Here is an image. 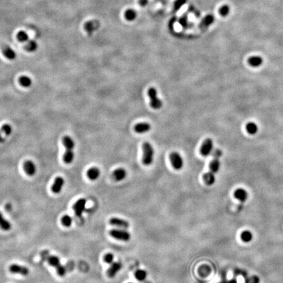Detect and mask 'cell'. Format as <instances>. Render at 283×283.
<instances>
[{
	"mask_svg": "<svg viewBox=\"0 0 283 283\" xmlns=\"http://www.w3.org/2000/svg\"><path fill=\"white\" fill-rule=\"evenodd\" d=\"M63 142L65 146L66 151L64 155V161L66 164H70L74 159L75 154L73 150L75 147V142L70 136H64L63 138Z\"/></svg>",
	"mask_w": 283,
	"mask_h": 283,
	"instance_id": "6da1fadb",
	"label": "cell"
},
{
	"mask_svg": "<svg viewBox=\"0 0 283 283\" xmlns=\"http://www.w3.org/2000/svg\"><path fill=\"white\" fill-rule=\"evenodd\" d=\"M41 257L44 260L48 262L49 265L57 269V273L60 276H64L66 274V270L64 266L61 265L60 259L55 256H51L48 251H43L41 252Z\"/></svg>",
	"mask_w": 283,
	"mask_h": 283,
	"instance_id": "7a4b0ae2",
	"label": "cell"
},
{
	"mask_svg": "<svg viewBox=\"0 0 283 283\" xmlns=\"http://www.w3.org/2000/svg\"><path fill=\"white\" fill-rule=\"evenodd\" d=\"M142 163L146 166H149L152 164L154 159L155 151L152 145L149 142H144L142 145Z\"/></svg>",
	"mask_w": 283,
	"mask_h": 283,
	"instance_id": "3957f363",
	"label": "cell"
},
{
	"mask_svg": "<svg viewBox=\"0 0 283 283\" xmlns=\"http://www.w3.org/2000/svg\"><path fill=\"white\" fill-rule=\"evenodd\" d=\"M147 95L150 98V106L154 109H161L163 106V102L158 97L157 91L155 87H150L147 90Z\"/></svg>",
	"mask_w": 283,
	"mask_h": 283,
	"instance_id": "277c9868",
	"label": "cell"
},
{
	"mask_svg": "<svg viewBox=\"0 0 283 283\" xmlns=\"http://www.w3.org/2000/svg\"><path fill=\"white\" fill-rule=\"evenodd\" d=\"M221 155H222V152L218 149L215 150L212 154V159L209 165V172L214 174H216L220 169V162L219 159Z\"/></svg>",
	"mask_w": 283,
	"mask_h": 283,
	"instance_id": "5b68a950",
	"label": "cell"
},
{
	"mask_svg": "<svg viewBox=\"0 0 283 283\" xmlns=\"http://www.w3.org/2000/svg\"><path fill=\"white\" fill-rule=\"evenodd\" d=\"M109 235L113 238L122 241H128L131 239V234L127 231L119 229H114L109 231Z\"/></svg>",
	"mask_w": 283,
	"mask_h": 283,
	"instance_id": "8992f818",
	"label": "cell"
},
{
	"mask_svg": "<svg viewBox=\"0 0 283 283\" xmlns=\"http://www.w3.org/2000/svg\"><path fill=\"white\" fill-rule=\"evenodd\" d=\"M170 160L173 168L176 170H180L183 166V160L179 153L174 151L170 153Z\"/></svg>",
	"mask_w": 283,
	"mask_h": 283,
	"instance_id": "52a82bcc",
	"label": "cell"
},
{
	"mask_svg": "<svg viewBox=\"0 0 283 283\" xmlns=\"http://www.w3.org/2000/svg\"><path fill=\"white\" fill-rule=\"evenodd\" d=\"M213 148V142L211 138L206 139L202 143L200 153L202 156H208L211 154Z\"/></svg>",
	"mask_w": 283,
	"mask_h": 283,
	"instance_id": "ba28073f",
	"label": "cell"
},
{
	"mask_svg": "<svg viewBox=\"0 0 283 283\" xmlns=\"http://www.w3.org/2000/svg\"><path fill=\"white\" fill-rule=\"evenodd\" d=\"M86 202H87V201L85 199H80L73 205V209L77 216L80 217L82 215L85 209Z\"/></svg>",
	"mask_w": 283,
	"mask_h": 283,
	"instance_id": "9c48e42d",
	"label": "cell"
},
{
	"mask_svg": "<svg viewBox=\"0 0 283 283\" xmlns=\"http://www.w3.org/2000/svg\"><path fill=\"white\" fill-rule=\"evenodd\" d=\"M100 26V22L97 20H93L87 22H86L84 28L85 31L87 32L89 35H91L95 31L97 30Z\"/></svg>",
	"mask_w": 283,
	"mask_h": 283,
	"instance_id": "30bf717a",
	"label": "cell"
},
{
	"mask_svg": "<svg viewBox=\"0 0 283 283\" xmlns=\"http://www.w3.org/2000/svg\"><path fill=\"white\" fill-rule=\"evenodd\" d=\"M9 271L13 273L21 274L22 275H28L29 274V269L24 266L17 265V264H13L9 267Z\"/></svg>",
	"mask_w": 283,
	"mask_h": 283,
	"instance_id": "8fae6325",
	"label": "cell"
},
{
	"mask_svg": "<svg viewBox=\"0 0 283 283\" xmlns=\"http://www.w3.org/2000/svg\"><path fill=\"white\" fill-rule=\"evenodd\" d=\"M109 223L111 225L120 227V228L127 229L129 227V223L127 221L119 218H112L109 220Z\"/></svg>",
	"mask_w": 283,
	"mask_h": 283,
	"instance_id": "7c38bea8",
	"label": "cell"
},
{
	"mask_svg": "<svg viewBox=\"0 0 283 283\" xmlns=\"http://www.w3.org/2000/svg\"><path fill=\"white\" fill-rule=\"evenodd\" d=\"M151 128V126L148 123H139L135 125L134 129V131L138 134H144L149 132Z\"/></svg>",
	"mask_w": 283,
	"mask_h": 283,
	"instance_id": "4fadbf2b",
	"label": "cell"
},
{
	"mask_svg": "<svg viewBox=\"0 0 283 283\" xmlns=\"http://www.w3.org/2000/svg\"><path fill=\"white\" fill-rule=\"evenodd\" d=\"M127 170L123 168L117 169L113 172L112 174L113 178L116 182H121L125 180V178L127 177Z\"/></svg>",
	"mask_w": 283,
	"mask_h": 283,
	"instance_id": "5bb4252c",
	"label": "cell"
},
{
	"mask_svg": "<svg viewBox=\"0 0 283 283\" xmlns=\"http://www.w3.org/2000/svg\"><path fill=\"white\" fill-rule=\"evenodd\" d=\"M64 185V178L60 176L57 177L54 182L53 185L52 186L51 189L54 193H58L61 192Z\"/></svg>",
	"mask_w": 283,
	"mask_h": 283,
	"instance_id": "9a60e30c",
	"label": "cell"
},
{
	"mask_svg": "<svg viewBox=\"0 0 283 283\" xmlns=\"http://www.w3.org/2000/svg\"><path fill=\"white\" fill-rule=\"evenodd\" d=\"M122 265L120 262H114L112 263V265L108 269L107 275L109 278H113L118 273L119 271L121 269Z\"/></svg>",
	"mask_w": 283,
	"mask_h": 283,
	"instance_id": "2e32d148",
	"label": "cell"
},
{
	"mask_svg": "<svg viewBox=\"0 0 283 283\" xmlns=\"http://www.w3.org/2000/svg\"><path fill=\"white\" fill-rule=\"evenodd\" d=\"M24 170L28 176H34L36 172L35 165L33 161L28 160L24 164Z\"/></svg>",
	"mask_w": 283,
	"mask_h": 283,
	"instance_id": "e0dca14e",
	"label": "cell"
},
{
	"mask_svg": "<svg viewBox=\"0 0 283 283\" xmlns=\"http://www.w3.org/2000/svg\"><path fill=\"white\" fill-rule=\"evenodd\" d=\"M100 175V169L94 167L89 169L87 172V176L89 180L92 181L96 180Z\"/></svg>",
	"mask_w": 283,
	"mask_h": 283,
	"instance_id": "ac0fdd59",
	"label": "cell"
},
{
	"mask_svg": "<svg viewBox=\"0 0 283 283\" xmlns=\"http://www.w3.org/2000/svg\"><path fill=\"white\" fill-rule=\"evenodd\" d=\"M234 197L239 201L245 202L248 199V193L244 189L239 188L235 191Z\"/></svg>",
	"mask_w": 283,
	"mask_h": 283,
	"instance_id": "d6986e66",
	"label": "cell"
},
{
	"mask_svg": "<svg viewBox=\"0 0 283 283\" xmlns=\"http://www.w3.org/2000/svg\"><path fill=\"white\" fill-rule=\"evenodd\" d=\"M3 53L4 56L9 60H13L16 57V54L13 49L9 47H6L3 49Z\"/></svg>",
	"mask_w": 283,
	"mask_h": 283,
	"instance_id": "ffe728a7",
	"label": "cell"
},
{
	"mask_svg": "<svg viewBox=\"0 0 283 283\" xmlns=\"http://www.w3.org/2000/svg\"><path fill=\"white\" fill-rule=\"evenodd\" d=\"M203 180L207 186H212L214 183L216 179H215V174L211 173V172H207L203 176Z\"/></svg>",
	"mask_w": 283,
	"mask_h": 283,
	"instance_id": "44dd1931",
	"label": "cell"
},
{
	"mask_svg": "<svg viewBox=\"0 0 283 283\" xmlns=\"http://www.w3.org/2000/svg\"><path fill=\"white\" fill-rule=\"evenodd\" d=\"M19 81L20 84L24 87L28 88L30 87H31L32 85V80L30 77L27 76H22L19 77Z\"/></svg>",
	"mask_w": 283,
	"mask_h": 283,
	"instance_id": "7402d4cb",
	"label": "cell"
},
{
	"mask_svg": "<svg viewBox=\"0 0 283 283\" xmlns=\"http://www.w3.org/2000/svg\"><path fill=\"white\" fill-rule=\"evenodd\" d=\"M248 64L253 67H258L262 65L263 63V59L261 57L259 56H253L249 58Z\"/></svg>",
	"mask_w": 283,
	"mask_h": 283,
	"instance_id": "603a6c76",
	"label": "cell"
},
{
	"mask_svg": "<svg viewBox=\"0 0 283 283\" xmlns=\"http://www.w3.org/2000/svg\"><path fill=\"white\" fill-rule=\"evenodd\" d=\"M137 17V13L132 9H128L125 12V18L128 21H132Z\"/></svg>",
	"mask_w": 283,
	"mask_h": 283,
	"instance_id": "cb8c5ba5",
	"label": "cell"
},
{
	"mask_svg": "<svg viewBox=\"0 0 283 283\" xmlns=\"http://www.w3.org/2000/svg\"><path fill=\"white\" fill-rule=\"evenodd\" d=\"M214 16L212 15H208L203 18V20L202 21L201 24V26L203 27V28L208 27V26L211 25V24L214 22Z\"/></svg>",
	"mask_w": 283,
	"mask_h": 283,
	"instance_id": "d4e9b609",
	"label": "cell"
},
{
	"mask_svg": "<svg viewBox=\"0 0 283 283\" xmlns=\"http://www.w3.org/2000/svg\"><path fill=\"white\" fill-rule=\"evenodd\" d=\"M0 227H1L2 230L6 231L10 230L11 227L10 223L7 220H5L3 218V215L1 212H0Z\"/></svg>",
	"mask_w": 283,
	"mask_h": 283,
	"instance_id": "484cf974",
	"label": "cell"
},
{
	"mask_svg": "<svg viewBox=\"0 0 283 283\" xmlns=\"http://www.w3.org/2000/svg\"><path fill=\"white\" fill-rule=\"evenodd\" d=\"M241 239L244 243L250 242L253 239V235L249 231H244L241 235Z\"/></svg>",
	"mask_w": 283,
	"mask_h": 283,
	"instance_id": "4316f807",
	"label": "cell"
},
{
	"mask_svg": "<svg viewBox=\"0 0 283 283\" xmlns=\"http://www.w3.org/2000/svg\"><path fill=\"white\" fill-rule=\"evenodd\" d=\"M0 131H1L2 134H3L5 137H8L13 132V128L9 124H4L2 125Z\"/></svg>",
	"mask_w": 283,
	"mask_h": 283,
	"instance_id": "83f0119b",
	"label": "cell"
},
{
	"mask_svg": "<svg viewBox=\"0 0 283 283\" xmlns=\"http://www.w3.org/2000/svg\"><path fill=\"white\" fill-rule=\"evenodd\" d=\"M147 276V273L144 270H142V269H138L134 273V276L138 281H144Z\"/></svg>",
	"mask_w": 283,
	"mask_h": 283,
	"instance_id": "f1b7e54d",
	"label": "cell"
},
{
	"mask_svg": "<svg viewBox=\"0 0 283 283\" xmlns=\"http://www.w3.org/2000/svg\"><path fill=\"white\" fill-rule=\"evenodd\" d=\"M188 0H175L173 4V12L176 13L179 11L183 5L187 3Z\"/></svg>",
	"mask_w": 283,
	"mask_h": 283,
	"instance_id": "f546056e",
	"label": "cell"
},
{
	"mask_svg": "<svg viewBox=\"0 0 283 283\" xmlns=\"http://www.w3.org/2000/svg\"><path fill=\"white\" fill-rule=\"evenodd\" d=\"M38 46V44H37V42H35L34 40H30L28 42L25 48L26 49V51H28V52H34L37 50Z\"/></svg>",
	"mask_w": 283,
	"mask_h": 283,
	"instance_id": "4dcf8cb0",
	"label": "cell"
},
{
	"mask_svg": "<svg viewBox=\"0 0 283 283\" xmlns=\"http://www.w3.org/2000/svg\"><path fill=\"white\" fill-rule=\"evenodd\" d=\"M246 129H247V132L250 134H254L257 131V126L254 123H248L246 125Z\"/></svg>",
	"mask_w": 283,
	"mask_h": 283,
	"instance_id": "1f68e13d",
	"label": "cell"
},
{
	"mask_svg": "<svg viewBox=\"0 0 283 283\" xmlns=\"http://www.w3.org/2000/svg\"><path fill=\"white\" fill-rule=\"evenodd\" d=\"M17 39L21 42H26L28 41L29 36L26 32L21 31L17 34Z\"/></svg>",
	"mask_w": 283,
	"mask_h": 283,
	"instance_id": "d6a6232c",
	"label": "cell"
},
{
	"mask_svg": "<svg viewBox=\"0 0 283 283\" xmlns=\"http://www.w3.org/2000/svg\"><path fill=\"white\" fill-rule=\"evenodd\" d=\"M219 13L222 16H226L230 13V7L227 5H224L220 7Z\"/></svg>",
	"mask_w": 283,
	"mask_h": 283,
	"instance_id": "836d02e7",
	"label": "cell"
},
{
	"mask_svg": "<svg viewBox=\"0 0 283 283\" xmlns=\"http://www.w3.org/2000/svg\"><path fill=\"white\" fill-rule=\"evenodd\" d=\"M61 221L65 227H70L72 223V219L68 215H65L61 219Z\"/></svg>",
	"mask_w": 283,
	"mask_h": 283,
	"instance_id": "e575fe53",
	"label": "cell"
},
{
	"mask_svg": "<svg viewBox=\"0 0 283 283\" xmlns=\"http://www.w3.org/2000/svg\"><path fill=\"white\" fill-rule=\"evenodd\" d=\"M188 19L187 15H182V16L180 18V20H179V22L180 24V25L183 28H187L188 27Z\"/></svg>",
	"mask_w": 283,
	"mask_h": 283,
	"instance_id": "d590c367",
	"label": "cell"
},
{
	"mask_svg": "<svg viewBox=\"0 0 283 283\" xmlns=\"http://www.w3.org/2000/svg\"><path fill=\"white\" fill-rule=\"evenodd\" d=\"M114 255L110 253L106 254L104 257V261L108 264H112L114 262Z\"/></svg>",
	"mask_w": 283,
	"mask_h": 283,
	"instance_id": "8d00e7d4",
	"label": "cell"
},
{
	"mask_svg": "<svg viewBox=\"0 0 283 283\" xmlns=\"http://www.w3.org/2000/svg\"><path fill=\"white\" fill-rule=\"evenodd\" d=\"M247 283H259V279L256 276H253V277L249 279Z\"/></svg>",
	"mask_w": 283,
	"mask_h": 283,
	"instance_id": "74e56055",
	"label": "cell"
},
{
	"mask_svg": "<svg viewBox=\"0 0 283 283\" xmlns=\"http://www.w3.org/2000/svg\"><path fill=\"white\" fill-rule=\"evenodd\" d=\"M138 3L141 7H145L147 3H148V0H139Z\"/></svg>",
	"mask_w": 283,
	"mask_h": 283,
	"instance_id": "f35d334b",
	"label": "cell"
},
{
	"mask_svg": "<svg viewBox=\"0 0 283 283\" xmlns=\"http://www.w3.org/2000/svg\"><path fill=\"white\" fill-rule=\"evenodd\" d=\"M5 142V138L3 137V135H2V132H1V131H0V143H3Z\"/></svg>",
	"mask_w": 283,
	"mask_h": 283,
	"instance_id": "ab89813d",
	"label": "cell"
},
{
	"mask_svg": "<svg viewBox=\"0 0 283 283\" xmlns=\"http://www.w3.org/2000/svg\"><path fill=\"white\" fill-rule=\"evenodd\" d=\"M130 283H132V282H130Z\"/></svg>",
	"mask_w": 283,
	"mask_h": 283,
	"instance_id": "60d3db41",
	"label": "cell"
}]
</instances>
